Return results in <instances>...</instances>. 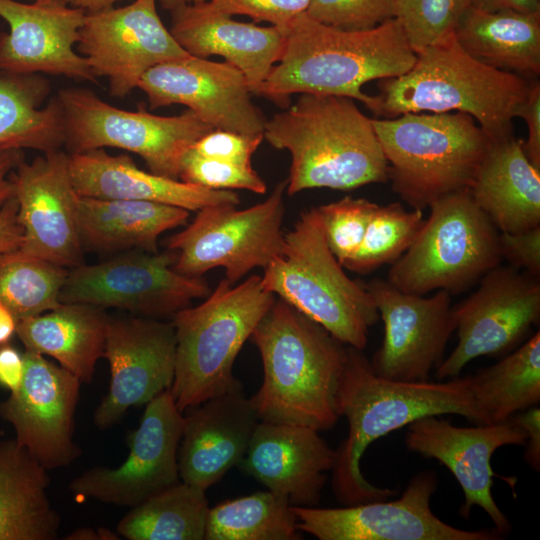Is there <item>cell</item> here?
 <instances>
[{"label":"cell","instance_id":"cell-1","mask_svg":"<svg viewBox=\"0 0 540 540\" xmlns=\"http://www.w3.org/2000/svg\"><path fill=\"white\" fill-rule=\"evenodd\" d=\"M340 416L348 421V435L335 450L332 490L343 504L386 500L397 491L372 485L360 461L379 438L426 416L456 414L485 424L473 399L470 375L446 382H402L376 375L363 350L347 346L337 394Z\"/></svg>","mask_w":540,"mask_h":540},{"label":"cell","instance_id":"cell-2","mask_svg":"<svg viewBox=\"0 0 540 540\" xmlns=\"http://www.w3.org/2000/svg\"><path fill=\"white\" fill-rule=\"evenodd\" d=\"M280 31L284 42L278 64L258 95L283 106L290 95L306 93L347 97L373 111L375 96L365 94L362 87L403 75L416 59L395 18L351 31L322 24L304 12Z\"/></svg>","mask_w":540,"mask_h":540},{"label":"cell","instance_id":"cell-3","mask_svg":"<svg viewBox=\"0 0 540 540\" xmlns=\"http://www.w3.org/2000/svg\"><path fill=\"white\" fill-rule=\"evenodd\" d=\"M263 381L250 398L260 421L331 429L340 414L337 394L347 345L281 298L251 337Z\"/></svg>","mask_w":540,"mask_h":540},{"label":"cell","instance_id":"cell-4","mask_svg":"<svg viewBox=\"0 0 540 540\" xmlns=\"http://www.w3.org/2000/svg\"><path fill=\"white\" fill-rule=\"evenodd\" d=\"M264 138L291 155L286 192L352 190L389 180V167L372 118L353 99L301 94L297 102L266 121Z\"/></svg>","mask_w":540,"mask_h":540},{"label":"cell","instance_id":"cell-5","mask_svg":"<svg viewBox=\"0 0 540 540\" xmlns=\"http://www.w3.org/2000/svg\"><path fill=\"white\" fill-rule=\"evenodd\" d=\"M415 54L406 73L380 80L374 115L462 112L476 120L491 142L514 136L513 119L530 88L527 79L478 61L453 32Z\"/></svg>","mask_w":540,"mask_h":540},{"label":"cell","instance_id":"cell-6","mask_svg":"<svg viewBox=\"0 0 540 540\" xmlns=\"http://www.w3.org/2000/svg\"><path fill=\"white\" fill-rule=\"evenodd\" d=\"M275 299L263 288L260 275L239 284L224 278L204 302L172 316L176 360L169 391L182 413L212 397L242 390L233 374L234 362Z\"/></svg>","mask_w":540,"mask_h":540},{"label":"cell","instance_id":"cell-7","mask_svg":"<svg viewBox=\"0 0 540 540\" xmlns=\"http://www.w3.org/2000/svg\"><path fill=\"white\" fill-rule=\"evenodd\" d=\"M392 189L413 209L469 189L491 140L462 112L372 118Z\"/></svg>","mask_w":540,"mask_h":540},{"label":"cell","instance_id":"cell-8","mask_svg":"<svg viewBox=\"0 0 540 540\" xmlns=\"http://www.w3.org/2000/svg\"><path fill=\"white\" fill-rule=\"evenodd\" d=\"M261 276L263 288L323 326L347 346L363 350L380 319L365 283L350 279L330 251L317 208L301 213L284 235L281 254Z\"/></svg>","mask_w":540,"mask_h":540},{"label":"cell","instance_id":"cell-9","mask_svg":"<svg viewBox=\"0 0 540 540\" xmlns=\"http://www.w3.org/2000/svg\"><path fill=\"white\" fill-rule=\"evenodd\" d=\"M428 208L414 242L389 269L391 285L415 295L460 293L500 265V232L469 189L445 195Z\"/></svg>","mask_w":540,"mask_h":540},{"label":"cell","instance_id":"cell-10","mask_svg":"<svg viewBox=\"0 0 540 540\" xmlns=\"http://www.w3.org/2000/svg\"><path fill=\"white\" fill-rule=\"evenodd\" d=\"M57 98L65 125L69 154L112 147L133 152L149 171L179 179L181 161L193 144L213 130L192 110L175 116L154 115L143 107H115L86 88H64Z\"/></svg>","mask_w":540,"mask_h":540},{"label":"cell","instance_id":"cell-11","mask_svg":"<svg viewBox=\"0 0 540 540\" xmlns=\"http://www.w3.org/2000/svg\"><path fill=\"white\" fill-rule=\"evenodd\" d=\"M286 186V180L279 182L266 200L246 209L216 205L197 211L185 229L166 241L167 249L177 255L174 269L186 276L201 277L223 267L231 284L256 267L264 269L284 246Z\"/></svg>","mask_w":540,"mask_h":540},{"label":"cell","instance_id":"cell-12","mask_svg":"<svg viewBox=\"0 0 540 540\" xmlns=\"http://www.w3.org/2000/svg\"><path fill=\"white\" fill-rule=\"evenodd\" d=\"M173 250L127 251L109 260L68 270L60 303L119 308L135 316L161 319L206 298L211 288L201 277L177 272Z\"/></svg>","mask_w":540,"mask_h":540},{"label":"cell","instance_id":"cell-13","mask_svg":"<svg viewBox=\"0 0 540 540\" xmlns=\"http://www.w3.org/2000/svg\"><path fill=\"white\" fill-rule=\"evenodd\" d=\"M479 283L468 298L452 308L458 344L437 367L439 380L458 377L479 356L506 353L539 322L538 277L498 265Z\"/></svg>","mask_w":540,"mask_h":540},{"label":"cell","instance_id":"cell-14","mask_svg":"<svg viewBox=\"0 0 540 540\" xmlns=\"http://www.w3.org/2000/svg\"><path fill=\"white\" fill-rule=\"evenodd\" d=\"M184 415L168 390L146 404L139 426L127 436L129 454L117 468L96 466L69 484L75 500L134 507L180 482L178 448Z\"/></svg>","mask_w":540,"mask_h":540},{"label":"cell","instance_id":"cell-15","mask_svg":"<svg viewBox=\"0 0 540 540\" xmlns=\"http://www.w3.org/2000/svg\"><path fill=\"white\" fill-rule=\"evenodd\" d=\"M438 478L422 471L408 483L401 497L340 508L292 506L299 531L319 540H499L491 530L453 527L431 510L430 501Z\"/></svg>","mask_w":540,"mask_h":540},{"label":"cell","instance_id":"cell-16","mask_svg":"<svg viewBox=\"0 0 540 540\" xmlns=\"http://www.w3.org/2000/svg\"><path fill=\"white\" fill-rule=\"evenodd\" d=\"M77 43L92 74L106 77L110 94L119 98L137 88L150 68L190 55L162 23L156 0L86 13Z\"/></svg>","mask_w":540,"mask_h":540},{"label":"cell","instance_id":"cell-17","mask_svg":"<svg viewBox=\"0 0 540 540\" xmlns=\"http://www.w3.org/2000/svg\"><path fill=\"white\" fill-rule=\"evenodd\" d=\"M384 324L380 348L370 360L373 372L389 380L427 381L443 361L455 331L451 294L429 297L400 291L380 278L365 283Z\"/></svg>","mask_w":540,"mask_h":540},{"label":"cell","instance_id":"cell-18","mask_svg":"<svg viewBox=\"0 0 540 540\" xmlns=\"http://www.w3.org/2000/svg\"><path fill=\"white\" fill-rule=\"evenodd\" d=\"M9 177L23 233L19 250L64 268L83 264L79 195L70 175L69 154L59 149L29 163L22 161Z\"/></svg>","mask_w":540,"mask_h":540},{"label":"cell","instance_id":"cell-19","mask_svg":"<svg viewBox=\"0 0 540 540\" xmlns=\"http://www.w3.org/2000/svg\"><path fill=\"white\" fill-rule=\"evenodd\" d=\"M24 357L22 385L0 401V418L44 468L67 467L81 454L73 434L82 382L44 355L25 350Z\"/></svg>","mask_w":540,"mask_h":540},{"label":"cell","instance_id":"cell-20","mask_svg":"<svg viewBox=\"0 0 540 540\" xmlns=\"http://www.w3.org/2000/svg\"><path fill=\"white\" fill-rule=\"evenodd\" d=\"M103 357L111 379L93 417L101 430L119 423L130 408L146 405L170 389L176 360L174 326L140 316L109 317Z\"/></svg>","mask_w":540,"mask_h":540},{"label":"cell","instance_id":"cell-21","mask_svg":"<svg viewBox=\"0 0 540 540\" xmlns=\"http://www.w3.org/2000/svg\"><path fill=\"white\" fill-rule=\"evenodd\" d=\"M137 88L151 109L182 104L214 129L264 134L266 119L252 103L243 73L232 64L193 55L150 68Z\"/></svg>","mask_w":540,"mask_h":540},{"label":"cell","instance_id":"cell-22","mask_svg":"<svg viewBox=\"0 0 540 540\" xmlns=\"http://www.w3.org/2000/svg\"><path fill=\"white\" fill-rule=\"evenodd\" d=\"M408 450L445 465L458 481L464 502L459 514L468 519L474 506L482 508L504 536L511 525L492 495L493 453L505 445H525L526 432L511 420L459 427L440 416L419 418L408 426Z\"/></svg>","mask_w":540,"mask_h":540},{"label":"cell","instance_id":"cell-23","mask_svg":"<svg viewBox=\"0 0 540 540\" xmlns=\"http://www.w3.org/2000/svg\"><path fill=\"white\" fill-rule=\"evenodd\" d=\"M85 15L83 9L60 1L0 0V17L9 25L8 33H0V72L46 73L96 83L86 59L73 48Z\"/></svg>","mask_w":540,"mask_h":540},{"label":"cell","instance_id":"cell-24","mask_svg":"<svg viewBox=\"0 0 540 540\" xmlns=\"http://www.w3.org/2000/svg\"><path fill=\"white\" fill-rule=\"evenodd\" d=\"M335 458L313 428L260 421L239 466L292 506L315 507Z\"/></svg>","mask_w":540,"mask_h":540},{"label":"cell","instance_id":"cell-25","mask_svg":"<svg viewBox=\"0 0 540 540\" xmlns=\"http://www.w3.org/2000/svg\"><path fill=\"white\" fill-rule=\"evenodd\" d=\"M188 410L177 455L179 477L207 491L241 463L260 420L242 390L212 397Z\"/></svg>","mask_w":540,"mask_h":540},{"label":"cell","instance_id":"cell-26","mask_svg":"<svg viewBox=\"0 0 540 540\" xmlns=\"http://www.w3.org/2000/svg\"><path fill=\"white\" fill-rule=\"evenodd\" d=\"M171 13L169 30L187 53L200 58L222 56L243 73L251 93L258 94L282 52L284 37L277 27L235 21L207 1Z\"/></svg>","mask_w":540,"mask_h":540},{"label":"cell","instance_id":"cell-27","mask_svg":"<svg viewBox=\"0 0 540 540\" xmlns=\"http://www.w3.org/2000/svg\"><path fill=\"white\" fill-rule=\"evenodd\" d=\"M69 169L76 193L84 197L150 201L196 212L240 203L232 190L209 189L147 172L129 155H110L103 148L69 154Z\"/></svg>","mask_w":540,"mask_h":540},{"label":"cell","instance_id":"cell-28","mask_svg":"<svg viewBox=\"0 0 540 540\" xmlns=\"http://www.w3.org/2000/svg\"><path fill=\"white\" fill-rule=\"evenodd\" d=\"M469 191L499 232L540 226V169L528 160L521 139L491 142Z\"/></svg>","mask_w":540,"mask_h":540},{"label":"cell","instance_id":"cell-29","mask_svg":"<svg viewBox=\"0 0 540 540\" xmlns=\"http://www.w3.org/2000/svg\"><path fill=\"white\" fill-rule=\"evenodd\" d=\"M189 213L157 202L78 197L82 246L97 252H157L160 235L185 225Z\"/></svg>","mask_w":540,"mask_h":540},{"label":"cell","instance_id":"cell-30","mask_svg":"<svg viewBox=\"0 0 540 540\" xmlns=\"http://www.w3.org/2000/svg\"><path fill=\"white\" fill-rule=\"evenodd\" d=\"M109 316L104 309L80 303H61L44 313L19 320L16 335L26 351L47 355L91 383L104 356Z\"/></svg>","mask_w":540,"mask_h":540},{"label":"cell","instance_id":"cell-31","mask_svg":"<svg viewBox=\"0 0 540 540\" xmlns=\"http://www.w3.org/2000/svg\"><path fill=\"white\" fill-rule=\"evenodd\" d=\"M15 438L0 440V540H55L61 516L49 500L50 477Z\"/></svg>","mask_w":540,"mask_h":540},{"label":"cell","instance_id":"cell-32","mask_svg":"<svg viewBox=\"0 0 540 540\" xmlns=\"http://www.w3.org/2000/svg\"><path fill=\"white\" fill-rule=\"evenodd\" d=\"M453 33L478 61L525 79L540 74V11H482L467 7Z\"/></svg>","mask_w":540,"mask_h":540},{"label":"cell","instance_id":"cell-33","mask_svg":"<svg viewBox=\"0 0 540 540\" xmlns=\"http://www.w3.org/2000/svg\"><path fill=\"white\" fill-rule=\"evenodd\" d=\"M42 75L0 72V152L34 149L43 153L64 145L65 125L57 96Z\"/></svg>","mask_w":540,"mask_h":540},{"label":"cell","instance_id":"cell-34","mask_svg":"<svg viewBox=\"0 0 540 540\" xmlns=\"http://www.w3.org/2000/svg\"><path fill=\"white\" fill-rule=\"evenodd\" d=\"M484 423H500L540 402V332L499 362L470 375Z\"/></svg>","mask_w":540,"mask_h":540},{"label":"cell","instance_id":"cell-35","mask_svg":"<svg viewBox=\"0 0 540 540\" xmlns=\"http://www.w3.org/2000/svg\"><path fill=\"white\" fill-rule=\"evenodd\" d=\"M209 509L206 491L180 481L131 507L117 532L128 540H203Z\"/></svg>","mask_w":540,"mask_h":540},{"label":"cell","instance_id":"cell-36","mask_svg":"<svg viewBox=\"0 0 540 540\" xmlns=\"http://www.w3.org/2000/svg\"><path fill=\"white\" fill-rule=\"evenodd\" d=\"M290 502L271 491L227 500L209 509L205 540H298Z\"/></svg>","mask_w":540,"mask_h":540},{"label":"cell","instance_id":"cell-37","mask_svg":"<svg viewBox=\"0 0 540 540\" xmlns=\"http://www.w3.org/2000/svg\"><path fill=\"white\" fill-rule=\"evenodd\" d=\"M67 268L27 255L19 249L0 253V302L18 320L59 306Z\"/></svg>","mask_w":540,"mask_h":540},{"label":"cell","instance_id":"cell-38","mask_svg":"<svg viewBox=\"0 0 540 540\" xmlns=\"http://www.w3.org/2000/svg\"><path fill=\"white\" fill-rule=\"evenodd\" d=\"M424 220L423 210L407 211L399 202L378 205L359 249L343 268L367 274L394 263L412 245Z\"/></svg>","mask_w":540,"mask_h":540},{"label":"cell","instance_id":"cell-39","mask_svg":"<svg viewBox=\"0 0 540 540\" xmlns=\"http://www.w3.org/2000/svg\"><path fill=\"white\" fill-rule=\"evenodd\" d=\"M465 0H394V18L417 52L453 32Z\"/></svg>","mask_w":540,"mask_h":540},{"label":"cell","instance_id":"cell-40","mask_svg":"<svg viewBox=\"0 0 540 540\" xmlns=\"http://www.w3.org/2000/svg\"><path fill=\"white\" fill-rule=\"evenodd\" d=\"M377 207L366 198L350 196L316 207L326 243L341 265L359 249Z\"/></svg>","mask_w":540,"mask_h":540},{"label":"cell","instance_id":"cell-41","mask_svg":"<svg viewBox=\"0 0 540 540\" xmlns=\"http://www.w3.org/2000/svg\"><path fill=\"white\" fill-rule=\"evenodd\" d=\"M179 179L215 190L244 189L264 194L266 184L252 166L203 157L191 148L184 155Z\"/></svg>","mask_w":540,"mask_h":540},{"label":"cell","instance_id":"cell-42","mask_svg":"<svg viewBox=\"0 0 540 540\" xmlns=\"http://www.w3.org/2000/svg\"><path fill=\"white\" fill-rule=\"evenodd\" d=\"M305 13L335 28L367 30L394 18V0H309Z\"/></svg>","mask_w":540,"mask_h":540},{"label":"cell","instance_id":"cell-43","mask_svg":"<svg viewBox=\"0 0 540 540\" xmlns=\"http://www.w3.org/2000/svg\"><path fill=\"white\" fill-rule=\"evenodd\" d=\"M207 3L218 12L245 15L254 21L269 22L280 30L306 12L309 0H207Z\"/></svg>","mask_w":540,"mask_h":540},{"label":"cell","instance_id":"cell-44","mask_svg":"<svg viewBox=\"0 0 540 540\" xmlns=\"http://www.w3.org/2000/svg\"><path fill=\"white\" fill-rule=\"evenodd\" d=\"M264 139V134L246 135L226 130L213 129L191 149L206 158L251 166V157Z\"/></svg>","mask_w":540,"mask_h":540},{"label":"cell","instance_id":"cell-45","mask_svg":"<svg viewBox=\"0 0 540 540\" xmlns=\"http://www.w3.org/2000/svg\"><path fill=\"white\" fill-rule=\"evenodd\" d=\"M502 259L510 266L524 269L534 277L540 276V226L517 232L499 234Z\"/></svg>","mask_w":540,"mask_h":540},{"label":"cell","instance_id":"cell-46","mask_svg":"<svg viewBox=\"0 0 540 540\" xmlns=\"http://www.w3.org/2000/svg\"><path fill=\"white\" fill-rule=\"evenodd\" d=\"M516 117H521L528 128V137L523 149L528 160L540 169V84L530 83L528 95L519 107Z\"/></svg>","mask_w":540,"mask_h":540},{"label":"cell","instance_id":"cell-47","mask_svg":"<svg viewBox=\"0 0 540 540\" xmlns=\"http://www.w3.org/2000/svg\"><path fill=\"white\" fill-rule=\"evenodd\" d=\"M511 420L526 432V463L536 472L540 470V409L533 406L512 415Z\"/></svg>","mask_w":540,"mask_h":540},{"label":"cell","instance_id":"cell-48","mask_svg":"<svg viewBox=\"0 0 540 540\" xmlns=\"http://www.w3.org/2000/svg\"><path fill=\"white\" fill-rule=\"evenodd\" d=\"M25 357L10 343L0 346V387L16 393L23 382Z\"/></svg>","mask_w":540,"mask_h":540},{"label":"cell","instance_id":"cell-49","mask_svg":"<svg viewBox=\"0 0 540 540\" xmlns=\"http://www.w3.org/2000/svg\"><path fill=\"white\" fill-rule=\"evenodd\" d=\"M22 238L18 202L14 195L0 210V253L19 249Z\"/></svg>","mask_w":540,"mask_h":540},{"label":"cell","instance_id":"cell-50","mask_svg":"<svg viewBox=\"0 0 540 540\" xmlns=\"http://www.w3.org/2000/svg\"><path fill=\"white\" fill-rule=\"evenodd\" d=\"M22 161V150L0 152V210L14 196V185L9 175Z\"/></svg>","mask_w":540,"mask_h":540},{"label":"cell","instance_id":"cell-51","mask_svg":"<svg viewBox=\"0 0 540 540\" xmlns=\"http://www.w3.org/2000/svg\"><path fill=\"white\" fill-rule=\"evenodd\" d=\"M465 2L467 7L489 12L500 10L540 11V0H465Z\"/></svg>","mask_w":540,"mask_h":540},{"label":"cell","instance_id":"cell-52","mask_svg":"<svg viewBox=\"0 0 540 540\" xmlns=\"http://www.w3.org/2000/svg\"><path fill=\"white\" fill-rule=\"evenodd\" d=\"M18 322L15 314L0 302V346L10 343L16 335Z\"/></svg>","mask_w":540,"mask_h":540},{"label":"cell","instance_id":"cell-53","mask_svg":"<svg viewBox=\"0 0 540 540\" xmlns=\"http://www.w3.org/2000/svg\"><path fill=\"white\" fill-rule=\"evenodd\" d=\"M68 540H115L120 539L117 534L106 528H78L74 530L68 537Z\"/></svg>","mask_w":540,"mask_h":540},{"label":"cell","instance_id":"cell-54","mask_svg":"<svg viewBox=\"0 0 540 540\" xmlns=\"http://www.w3.org/2000/svg\"><path fill=\"white\" fill-rule=\"evenodd\" d=\"M117 1L119 0H60L68 6L83 9L86 13L112 8Z\"/></svg>","mask_w":540,"mask_h":540},{"label":"cell","instance_id":"cell-55","mask_svg":"<svg viewBox=\"0 0 540 540\" xmlns=\"http://www.w3.org/2000/svg\"><path fill=\"white\" fill-rule=\"evenodd\" d=\"M163 9L168 11H173L181 6L198 4L205 2L207 0H159Z\"/></svg>","mask_w":540,"mask_h":540},{"label":"cell","instance_id":"cell-56","mask_svg":"<svg viewBox=\"0 0 540 540\" xmlns=\"http://www.w3.org/2000/svg\"><path fill=\"white\" fill-rule=\"evenodd\" d=\"M35 2H55L60 0H34Z\"/></svg>","mask_w":540,"mask_h":540}]
</instances>
